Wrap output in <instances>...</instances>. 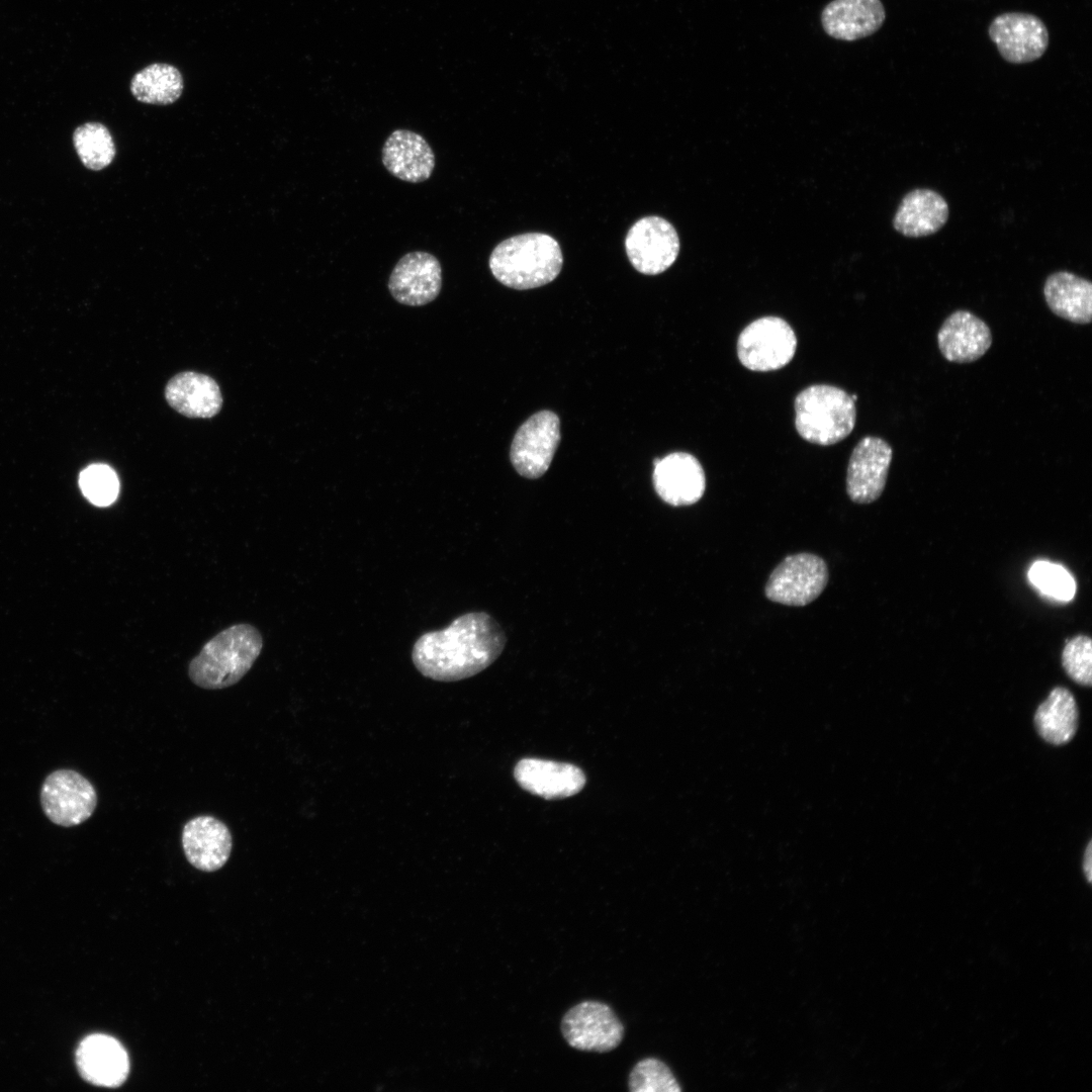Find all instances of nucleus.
Listing matches in <instances>:
<instances>
[{
  "mask_svg": "<svg viewBox=\"0 0 1092 1092\" xmlns=\"http://www.w3.org/2000/svg\"><path fill=\"white\" fill-rule=\"evenodd\" d=\"M507 637L487 613L461 615L441 630L426 632L415 642L412 660L426 677L456 681L471 677L500 655Z\"/></svg>",
  "mask_w": 1092,
  "mask_h": 1092,
  "instance_id": "nucleus-1",
  "label": "nucleus"
},
{
  "mask_svg": "<svg viewBox=\"0 0 1092 1092\" xmlns=\"http://www.w3.org/2000/svg\"><path fill=\"white\" fill-rule=\"evenodd\" d=\"M263 648L253 625H233L208 640L190 661L188 676L199 688L220 690L237 684L251 669Z\"/></svg>",
  "mask_w": 1092,
  "mask_h": 1092,
  "instance_id": "nucleus-2",
  "label": "nucleus"
},
{
  "mask_svg": "<svg viewBox=\"0 0 1092 1092\" xmlns=\"http://www.w3.org/2000/svg\"><path fill=\"white\" fill-rule=\"evenodd\" d=\"M489 269L505 286L524 290L553 281L561 271L563 256L549 235L528 233L500 242L489 256Z\"/></svg>",
  "mask_w": 1092,
  "mask_h": 1092,
  "instance_id": "nucleus-3",
  "label": "nucleus"
},
{
  "mask_svg": "<svg viewBox=\"0 0 1092 1092\" xmlns=\"http://www.w3.org/2000/svg\"><path fill=\"white\" fill-rule=\"evenodd\" d=\"M854 402L851 395L837 386L814 384L806 387L794 400L798 434L821 446L842 441L855 425Z\"/></svg>",
  "mask_w": 1092,
  "mask_h": 1092,
  "instance_id": "nucleus-4",
  "label": "nucleus"
},
{
  "mask_svg": "<svg viewBox=\"0 0 1092 1092\" xmlns=\"http://www.w3.org/2000/svg\"><path fill=\"white\" fill-rule=\"evenodd\" d=\"M740 363L752 371L767 372L785 367L797 349V337L782 317L762 316L747 325L737 339Z\"/></svg>",
  "mask_w": 1092,
  "mask_h": 1092,
  "instance_id": "nucleus-5",
  "label": "nucleus"
},
{
  "mask_svg": "<svg viewBox=\"0 0 1092 1092\" xmlns=\"http://www.w3.org/2000/svg\"><path fill=\"white\" fill-rule=\"evenodd\" d=\"M560 1027L568 1045L584 1052H610L624 1037V1025L614 1010L596 1000H585L568 1009Z\"/></svg>",
  "mask_w": 1092,
  "mask_h": 1092,
  "instance_id": "nucleus-6",
  "label": "nucleus"
},
{
  "mask_svg": "<svg viewBox=\"0 0 1092 1092\" xmlns=\"http://www.w3.org/2000/svg\"><path fill=\"white\" fill-rule=\"evenodd\" d=\"M828 581L825 561L812 553L787 556L770 573L765 597L775 603L802 607L816 600Z\"/></svg>",
  "mask_w": 1092,
  "mask_h": 1092,
  "instance_id": "nucleus-7",
  "label": "nucleus"
},
{
  "mask_svg": "<svg viewBox=\"0 0 1092 1092\" xmlns=\"http://www.w3.org/2000/svg\"><path fill=\"white\" fill-rule=\"evenodd\" d=\"M40 803L53 823L71 827L91 817L97 805V794L93 785L78 771L59 769L44 780Z\"/></svg>",
  "mask_w": 1092,
  "mask_h": 1092,
  "instance_id": "nucleus-8",
  "label": "nucleus"
},
{
  "mask_svg": "<svg viewBox=\"0 0 1092 1092\" xmlns=\"http://www.w3.org/2000/svg\"><path fill=\"white\" fill-rule=\"evenodd\" d=\"M559 428V418L550 411H540L522 424L510 450L512 465L520 475L534 479L547 471L560 441Z\"/></svg>",
  "mask_w": 1092,
  "mask_h": 1092,
  "instance_id": "nucleus-9",
  "label": "nucleus"
},
{
  "mask_svg": "<svg viewBox=\"0 0 1092 1092\" xmlns=\"http://www.w3.org/2000/svg\"><path fill=\"white\" fill-rule=\"evenodd\" d=\"M625 249L632 266L645 275L667 270L677 258L679 239L673 225L660 216L638 219L628 231Z\"/></svg>",
  "mask_w": 1092,
  "mask_h": 1092,
  "instance_id": "nucleus-10",
  "label": "nucleus"
},
{
  "mask_svg": "<svg viewBox=\"0 0 1092 1092\" xmlns=\"http://www.w3.org/2000/svg\"><path fill=\"white\" fill-rule=\"evenodd\" d=\"M991 40L1001 57L1012 64L1030 63L1039 59L1049 46V31L1035 15L1006 12L996 16L988 28Z\"/></svg>",
  "mask_w": 1092,
  "mask_h": 1092,
  "instance_id": "nucleus-11",
  "label": "nucleus"
},
{
  "mask_svg": "<svg viewBox=\"0 0 1092 1092\" xmlns=\"http://www.w3.org/2000/svg\"><path fill=\"white\" fill-rule=\"evenodd\" d=\"M893 449L883 438L866 436L853 448L846 472V491L856 504H871L883 493Z\"/></svg>",
  "mask_w": 1092,
  "mask_h": 1092,
  "instance_id": "nucleus-12",
  "label": "nucleus"
},
{
  "mask_svg": "<svg viewBox=\"0 0 1092 1092\" xmlns=\"http://www.w3.org/2000/svg\"><path fill=\"white\" fill-rule=\"evenodd\" d=\"M442 287V268L439 260L423 251L402 256L388 279V289L399 303L421 306L433 301Z\"/></svg>",
  "mask_w": 1092,
  "mask_h": 1092,
  "instance_id": "nucleus-13",
  "label": "nucleus"
},
{
  "mask_svg": "<svg viewBox=\"0 0 1092 1092\" xmlns=\"http://www.w3.org/2000/svg\"><path fill=\"white\" fill-rule=\"evenodd\" d=\"M652 479L658 496L673 507L696 504L706 488L703 466L687 452H673L661 459L656 458Z\"/></svg>",
  "mask_w": 1092,
  "mask_h": 1092,
  "instance_id": "nucleus-14",
  "label": "nucleus"
},
{
  "mask_svg": "<svg viewBox=\"0 0 1092 1092\" xmlns=\"http://www.w3.org/2000/svg\"><path fill=\"white\" fill-rule=\"evenodd\" d=\"M184 854L191 866L202 872L221 869L232 852L233 837L229 827L210 815L191 818L182 829Z\"/></svg>",
  "mask_w": 1092,
  "mask_h": 1092,
  "instance_id": "nucleus-15",
  "label": "nucleus"
},
{
  "mask_svg": "<svg viewBox=\"0 0 1092 1092\" xmlns=\"http://www.w3.org/2000/svg\"><path fill=\"white\" fill-rule=\"evenodd\" d=\"M936 338L943 358L960 364L982 358L993 342L987 323L966 309H957L946 316Z\"/></svg>",
  "mask_w": 1092,
  "mask_h": 1092,
  "instance_id": "nucleus-16",
  "label": "nucleus"
},
{
  "mask_svg": "<svg viewBox=\"0 0 1092 1092\" xmlns=\"http://www.w3.org/2000/svg\"><path fill=\"white\" fill-rule=\"evenodd\" d=\"M514 776L524 790L547 800L573 796L585 784V776L579 767L541 758L521 759Z\"/></svg>",
  "mask_w": 1092,
  "mask_h": 1092,
  "instance_id": "nucleus-17",
  "label": "nucleus"
},
{
  "mask_svg": "<svg viewBox=\"0 0 1092 1092\" xmlns=\"http://www.w3.org/2000/svg\"><path fill=\"white\" fill-rule=\"evenodd\" d=\"M76 1063L81 1076L97 1086L116 1088L129 1073V1061L123 1046L113 1037L93 1034L82 1040Z\"/></svg>",
  "mask_w": 1092,
  "mask_h": 1092,
  "instance_id": "nucleus-18",
  "label": "nucleus"
},
{
  "mask_svg": "<svg viewBox=\"0 0 1092 1092\" xmlns=\"http://www.w3.org/2000/svg\"><path fill=\"white\" fill-rule=\"evenodd\" d=\"M886 12L881 0H833L821 13L824 31L835 39L853 41L881 28Z\"/></svg>",
  "mask_w": 1092,
  "mask_h": 1092,
  "instance_id": "nucleus-19",
  "label": "nucleus"
},
{
  "mask_svg": "<svg viewBox=\"0 0 1092 1092\" xmlns=\"http://www.w3.org/2000/svg\"><path fill=\"white\" fill-rule=\"evenodd\" d=\"M382 163L394 177L412 183L429 179L435 168V155L427 141L408 129H396L382 148Z\"/></svg>",
  "mask_w": 1092,
  "mask_h": 1092,
  "instance_id": "nucleus-20",
  "label": "nucleus"
},
{
  "mask_svg": "<svg viewBox=\"0 0 1092 1092\" xmlns=\"http://www.w3.org/2000/svg\"><path fill=\"white\" fill-rule=\"evenodd\" d=\"M948 213V204L938 192L916 188L903 196L893 218V228L907 238L930 236L945 224Z\"/></svg>",
  "mask_w": 1092,
  "mask_h": 1092,
  "instance_id": "nucleus-21",
  "label": "nucleus"
},
{
  "mask_svg": "<svg viewBox=\"0 0 1092 1092\" xmlns=\"http://www.w3.org/2000/svg\"><path fill=\"white\" fill-rule=\"evenodd\" d=\"M167 402L188 418H211L221 408L218 384L210 376L186 371L176 374L166 385Z\"/></svg>",
  "mask_w": 1092,
  "mask_h": 1092,
  "instance_id": "nucleus-22",
  "label": "nucleus"
},
{
  "mask_svg": "<svg viewBox=\"0 0 1092 1092\" xmlns=\"http://www.w3.org/2000/svg\"><path fill=\"white\" fill-rule=\"evenodd\" d=\"M1050 310L1057 316L1078 325L1092 321V283L1069 271L1050 274L1043 285Z\"/></svg>",
  "mask_w": 1092,
  "mask_h": 1092,
  "instance_id": "nucleus-23",
  "label": "nucleus"
},
{
  "mask_svg": "<svg viewBox=\"0 0 1092 1092\" xmlns=\"http://www.w3.org/2000/svg\"><path fill=\"white\" fill-rule=\"evenodd\" d=\"M1034 724L1046 742L1055 745L1069 742L1078 726V708L1073 694L1064 687L1053 689L1036 709Z\"/></svg>",
  "mask_w": 1092,
  "mask_h": 1092,
  "instance_id": "nucleus-24",
  "label": "nucleus"
},
{
  "mask_svg": "<svg viewBox=\"0 0 1092 1092\" xmlns=\"http://www.w3.org/2000/svg\"><path fill=\"white\" fill-rule=\"evenodd\" d=\"M184 89L180 71L173 65L154 63L136 72L130 92L140 102L168 105L179 99Z\"/></svg>",
  "mask_w": 1092,
  "mask_h": 1092,
  "instance_id": "nucleus-25",
  "label": "nucleus"
},
{
  "mask_svg": "<svg viewBox=\"0 0 1092 1092\" xmlns=\"http://www.w3.org/2000/svg\"><path fill=\"white\" fill-rule=\"evenodd\" d=\"M73 141L79 158L90 170L104 169L115 157L112 135L100 122H86L78 126Z\"/></svg>",
  "mask_w": 1092,
  "mask_h": 1092,
  "instance_id": "nucleus-26",
  "label": "nucleus"
},
{
  "mask_svg": "<svg viewBox=\"0 0 1092 1092\" xmlns=\"http://www.w3.org/2000/svg\"><path fill=\"white\" fill-rule=\"evenodd\" d=\"M1028 579L1041 595L1059 602H1069L1076 594V581L1060 564L1038 560L1028 570Z\"/></svg>",
  "mask_w": 1092,
  "mask_h": 1092,
  "instance_id": "nucleus-27",
  "label": "nucleus"
},
{
  "mask_svg": "<svg viewBox=\"0 0 1092 1092\" xmlns=\"http://www.w3.org/2000/svg\"><path fill=\"white\" fill-rule=\"evenodd\" d=\"M628 1088L631 1092L681 1090L669 1067L656 1058H645L635 1064L629 1074Z\"/></svg>",
  "mask_w": 1092,
  "mask_h": 1092,
  "instance_id": "nucleus-28",
  "label": "nucleus"
},
{
  "mask_svg": "<svg viewBox=\"0 0 1092 1092\" xmlns=\"http://www.w3.org/2000/svg\"><path fill=\"white\" fill-rule=\"evenodd\" d=\"M79 484L83 494L99 507L112 504L119 491L116 473L104 464H93L85 468L80 474Z\"/></svg>",
  "mask_w": 1092,
  "mask_h": 1092,
  "instance_id": "nucleus-29",
  "label": "nucleus"
},
{
  "mask_svg": "<svg viewBox=\"0 0 1092 1092\" xmlns=\"http://www.w3.org/2000/svg\"><path fill=\"white\" fill-rule=\"evenodd\" d=\"M1062 665L1077 684H1092V642L1087 635H1077L1067 641L1062 652Z\"/></svg>",
  "mask_w": 1092,
  "mask_h": 1092,
  "instance_id": "nucleus-30",
  "label": "nucleus"
},
{
  "mask_svg": "<svg viewBox=\"0 0 1092 1092\" xmlns=\"http://www.w3.org/2000/svg\"><path fill=\"white\" fill-rule=\"evenodd\" d=\"M1083 872L1085 874L1087 882L1091 883V880H1092V849H1091V842L1088 843V845L1086 847V850L1084 852Z\"/></svg>",
  "mask_w": 1092,
  "mask_h": 1092,
  "instance_id": "nucleus-31",
  "label": "nucleus"
}]
</instances>
